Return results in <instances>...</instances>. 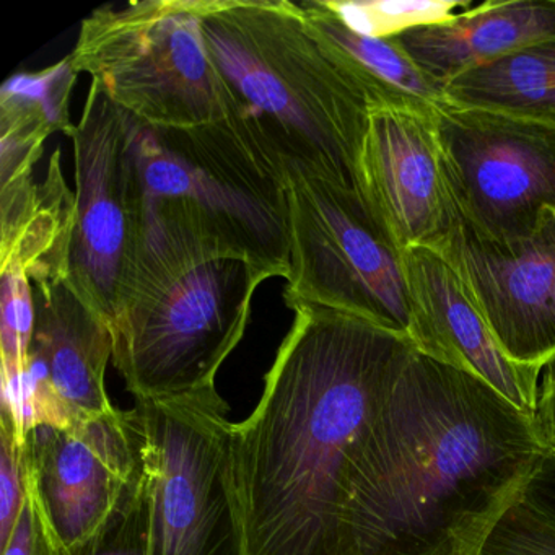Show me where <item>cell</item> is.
Returning a JSON list of instances; mask_svg holds the SVG:
<instances>
[{
	"label": "cell",
	"mask_w": 555,
	"mask_h": 555,
	"mask_svg": "<svg viewBox=\"0 0 555 555\" xmlns=\"http://www.w3.org/2000/svg\"><path fill=\"white\" fill-rule=\"evenodd\" d=\"M444 103L555 128V38L512 51L454 77Z\"/></svg>",
	"instance_id": "ffe728a7"
},
{
	"label": "cell",
	"mask_w": 555,
	"mask_h": 555,
	"mask_svg": "<svg viewBox=\"0 0 555 555\" xmlns=\"http://www.w3.org/2000/svg\"><path fill=\"white\" fill-rule=\"evenodd\" d=\"M28 492L27 438L0 418V545L4 547Z\"/></svg>",
	"instance_id": "d4e9b609"
},
{
	"label": "cell",
	"mask_w": 555,
	"mask_h": 555,
	"mask_svg": "<svg viewBox=\"0 0 555 555\" xmlns=\"http://www.w3.org/2000/svg\"><path fill=\"white\" fill-rule=\"evenodd\" d=\"M74 223L76 193L57 149L40 184L28 178L0 188V266H22L31 282L66 281Z\"/></svg>",
	"instance_id": "ac0fdd59"
},
{
	"label": "cell",
	"mask_w": 555,
	"mask_h": 555,
	"mask_svg": "<svg viewBox=\"0 0 555 555\" xmlns=\"http://www.w3.org/2000/svg\"><path fill=\"white\" fill-rule=\"evenodd\" d=\"M266 281L245 259L142 253L112 330L113 365L135 401L216 388Z\"/></svg>",
	"instance_id": "5b68a950"
},
{
	"label": "cell",
	"mask_w": 555,
	"mask_h": 555,
	"mask_svg": "<svg viewBox=\"0 0 555 555\" xmlns=\"http://www.w3.org/2000/svg\"><path fill=\"white\" fill-rule=\"evenodd\" d=\"M264 391L235 424L248 555H347L346 518L370 435L414 344L343 311L288 305Z\"/></svg>",
	"instance_id": "6da1fadb"
},
{
	"label": "cell",
	"mask_w": 555,
	"mask_h": 555,
	"mask_svg": "<svg viewBox=\"0 0 555 555\" xmlns=\"http://www.w3.org/2000/svg\"><path fill=\"white\" fill-rule=\"evenodd\" d=\"M225 119L287 178L359 191L365 96L334 66L292 0H197Z\"/></svg>",
	"instance_id": "3957f363"
},
{
	"label": "cell",
	"mask_w": 555,
	"mask_h": 555,
	"mask_svg": "<svg viewBox=\"0 0 555 555\" xmlns=\"http://www.w3.org/2000/svg\"><path fill=\"white\" fill-rule=\"evenodd\" d=\"M77 74L69 56L40 73L12 76L0 90V186L34 178L44 142L69 134Z\"/></svg>",
	"instance_id": "d6986e66"
},
{
	"label": "cell",
	"mask_w": 555,
	"mask_h": 555,
	"mask_svg": "<svg viewBox=\"0 0 555 555\" xmlns=\"http://www.w3.org/2000/svg\"><path fill=\"white\" fill-rule=\"evenodd\" d=\"M402 259L411 300L409 339L415 349L479 376L534 417L541 373L506 357L456 269L428 246H412Z\"/></svg>",
	"instance_id": "9a60e30c"
},
{
	"label": "cell",
	"mask_w": 555,
	"mask_h": 555,
	"mask_svg": "<svg viewBox=\"0 0 555 555\" xmlns=\"http://www.w3.org/2000/svg\"><path fill=\"white\" fill-rule=\"evenodd\" d=\"M479 555H555V522L519 495L500 516Z\"/></svg>",
	"instance_id": "cb8c5ba5"
},
{
	"label": "cell",
	"mask_w": 555,
	"mask_h": 555,
	"mask_svg": "<svg viewBox=\"0 0 555 555\" xmlns=\"http://www.w3.org/2000/svg\"><path fill=\"white\" fill-rule=\"evenodd\" d=\"M521 499L535 512L555 522V450L547 448L529 476Z\"/></svg>",
	"instance_id": "4316f807"
},
{
	"label": "cell",
	"mask_w": 555,
	"mask_h": 555,
	"mask_svg": "<svg viewBox=\"0 0 555 555\" xmlns=\"http://www.w3.org/2000/svg\"><path fill=\"white\" fill-rule=\"evenodd\" d=\"M547 444L479 376L412 350L366 444L347 555H479Z\"/></svg>",
	"instance_id": "7a4b0ae2"
},
{
	"label": "cell",
	"mask_w": 555,
	"mask_h": 555,
	"mask_svg": "<svg viewBox=\"0 0 555 555\" xmlns=\"http://www.w3.org/2000/svg\"><path fill=\"white\" fill-rule=\"evenodd\" d=\"M359 191L402 253L437 248L456 216L434 115L370 112L359 160Z\"/></svg>",
	"instance_id": "5bb4252c"
},
{
	"label": "cell",
	"mask_w": 555,
	"mask_h": 555,
	"mask_svg": "<svg viewBox=\"0 0 555 555\" xmlns=\"http://www.w3.org/2000/svg\"><path fill=\"white\" fill-rule=\"evenodd\" d=\"M434 121L454 207L479 232L528 235L555 209V128L444 102Z\"/></svg>",
	"instance_id": "30bf717a"
},
{
	"label": "cell",
	"mask_w": 555,
	"mask_h": 555,
	"mask_svg": "<svg viewBox=\"0 0 555 555\" xmlns=\"http://www.w3.org/2000/svg\"><path fill=\"white\" fill-rule=\"evenodd\" d=\"M535 425L547 448L555 450V357L542 369L539 376Z\"/></svg>",
	"instance_id": "83f0119b"
},
{
	"label": "cell",
	"mask_w": 555,
	"mask_h": 555,
	"mask_svg": "<svg viewBox=\"0 0 555 555\" xmlns=\"http://www.w3.org/2000/svg\"><path fill=\"white\" fill-rule=\"evenodd\" d=\"M35 331L22 375L2 378V415L22 437L113 411L106 366L115 340L106 321L64 282H31Z\"/></svg>",
	"instance_id": "4fadbf2b"
},
{
	"label": "cell",
	"mask_w": 555,
	"mask_h": 555,
	"mask_svg": "<svg viewBox=\"0 0 555 555\" xmlns=\"http://www.w3.org/2000/svg\"><path fill=\"white\" fill-rule=\"evenodd\" d=\"M287 204L285 305L343 311L409 339L411 300L402 251L360 191L288 173Z\"/></svg>",
	"instance_id": "ba28073f"
},
{
	"label": "cell",
	"mask_w": 555,
	"mask_h": 555,
	"mask_svg": "<svg viewBox=\"0 0 555 555\" xmlns=\"http://www.w3.org/2000/svg\"><path fill=\"white\" fill-rule=\"evenodd\" d=\"M438 253L469 288L512 362L541 373L555 357V209L528 235L499 240L454 216Z\"/></svg>",
	"instance_id": "7c38bea8"
},
{
	"label": "cell",
	"mask_w": 555,
	"mask_h": 555,
	"mask_svg": "<svg viewBox=\"0 0 555 555\" xmlns=\"http://www.w3.org/2000/svg\"><path fill=\"white\" fill-rule=\"evenodd\" d=\"M147 480L149 555H248L235 424L216 388L135 401Z\"/></svg>",
	"instance_id": "52a82bcc"
},
{
	"label": "cell",
	"mask_w": 555,
	"mask_h": 555,
	"mask_svg": "<svg viewBox=\"0 0 555 555\" xmlns=\"http://www.w3.org/2000/svg\"><path fill=\"white\" fill-rule=\"evenodd\" d=\"M151 513L144 463L103 531L80 555H149Z\"/></svg>",
	"instance_id": "603a6c76"
},
{
	"label": "cell",
	"mask_w": 555,
	"mask_h": 555,
	"mask_svg": "<svg viewBox=\"0 0 555 555\" xmlns=\"http://www.w3.org/2000/svg\"><path fill=\"white\" fill-rule=\"evenodd\" d=\"M395 38L418 69L444 89L480 64L555 38V0L483 2L474 11L418 25Z\"/></svg>",
	"instance_id": "2e32d148"
},
{
	"label": "cell",
	"mask_w": 555,
	"mask_h": 555,
	"mask_svg": "<svg viewBox=\"0 0 555 555\" xmlns=\"http://www.w3.org/2000/svg\"><path fill=\"white\" fill-rule=\"evenodd\" d=\"M308 30L334 66L365 96L372 109L392 108L434 115L443 89L418 69L395 37L376 38L347 27L323 0L298 2Z\"/></svg>",
	"instance_id": "e0dca14e"
},
{
	"label": "cell",
	"mask_w": 555,
	"mask_h": 555,
	"mask_svg": "<svg viewBox=\"0 0 555 555\" xmlns=\"http://www.w3.org/2000/svg\"><path fill=\"white\" fill-rule=\"evenodd\" d=\"M145 191L142 251L235 258L269 279L291 264L287 178L227 121L188 129L132 119Z\"/></svg>",
	"instance_id": "277c9868"
},
{
	"label": "cell",
	"mask_w": 555,
	"mask_h": 555,
	"mask_svg": "<svg viewBox=\"0 0 555 555\" xmlns=\"http://www.w3.org/2000/svg\"><path fill=\"white\" fill-rule=\"evenodd\" d=\"M141 418L118 408L27 435L28 492L60 555H80L142 470Z\"/></svg>",
	"instance_id": "8fae6325"
},
{
	"label": "cell",
	"mask_w": 555,
	"mask_h": 555,
	"mask_svg": "<svg viewBox=\"0 0 555 555\" xmlns=\"http://www.w3.org/2000/svg\"><path fill=\"white\" fill-rule=\"evenodd\" d=\"M2 555H60L44 529L30 492H27L8 544L2 547Z\"/></svg>",
	"instance_id": "484cf974"
},
{
	"label": "cell",
	"mask_w": 555,
	"mask_h": 555,
	"mask_svg": "<svg viewBox=\"0 0 555 555\" xmlns=\"http://www.w3.org/2000/svg\"><path fill=\"white\" fill-rule=\"evenodd\" d=\"M67 135L76 165V223L64 284L113 330L145 236L132 118L92 80L80 121Z\"/></svg>",
	"instance_id": "9c48e42d"
},
{
	"label": "cell",
	"mask_w": 555,
	"mask_h": 555,
	"mask_svg": "<svg viewBox=\"0 0 555 555\" xmlns=\"http://www.w3.org/2000/svg\"><path fill=\"white\" fill-rule=\"evenodd\" d=\"M35 331L34 287L18 264L0 266V356L2 378L22 375Z\"/></svg>",
	"instance_id": "44dd1931"
},
{
	"label": "cell",
	"mask_w": 555,
	"mask_h": 555,
	"mask_svg": "<svg viewBox=\"0 0 555 555\" xmlns=\"http://www.w3.org/2000/svg\"><path fill=\"white\" fill-rule=\"evenodd\" d=\"M347 27L362 35L391 38L418 27L447 21L454 15L457 2H346L323 0Z\"/></svg>",
	"instance_id": "7402d4cb"
},
{
	"label": "cell",
	"mask_w": 555,
	"mask_h": 555,
	"mask_svg": "<svg viewBox=\"0 0 555 555\" xmlns=\"http://www.w3.org/2000/svg\"><path fill=\"white\" fill-rule=\"evenodd\" d=\"M69 60L77 76L92 77L119 109L149 128H196L225 118L197 0L102 5L83 18Z\"/></svg>",
	"instance_id": "8992f818"
}]
</instances>
